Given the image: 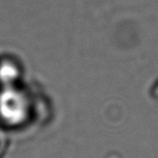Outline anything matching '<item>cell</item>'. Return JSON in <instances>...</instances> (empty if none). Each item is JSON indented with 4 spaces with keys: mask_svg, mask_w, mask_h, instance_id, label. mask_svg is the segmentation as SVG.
I'll use <instances>...</instances> for the list:
<instances>
[{
    "mask_svg": "<svg viewBox=\"0 0 158 158\" xmlns=\"http://www.w3.org/2000/svg\"><path fill=\"white\" fill-rule=\"evenodd\" d=\"M30 100L16 86L3 87L0 91V118L9 126L25 122L30 113Z\"/></svg>",
    "mask_w": 158,
    "mask_h": 158,
    "instance_id": "cell-1",
    "label": "cell"
},
{
    "mask_svg": "<svg viewBox=\"0 0 158 158\" xmlns=\"http://www.w3.org/2000/svg\"><path fill=\"white\" fill-rule=\"evenodd\" d=\"M20 77L19 67L10 61H3L0 63V84L3 87L16 86L15 83Z\"/></svg>",
    "mask_w": 158,
    "mask_h": 158,
    "instance_id": "cell-2",
    "label": "cell"
}]
</instances>
